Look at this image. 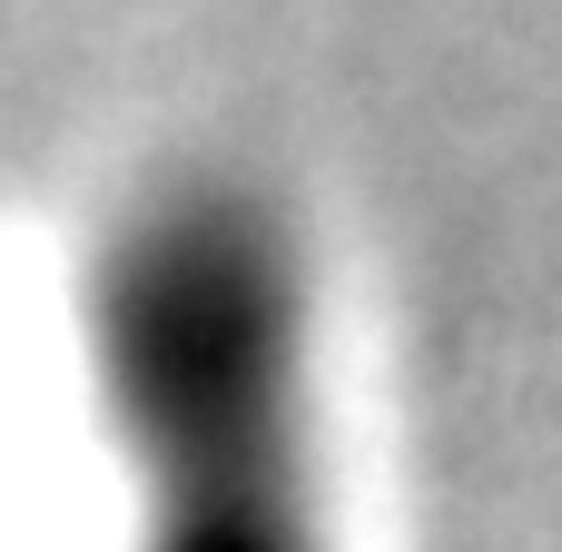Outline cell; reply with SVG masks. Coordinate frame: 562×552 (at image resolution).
Here are the masks:
<instances>
[{
  "label": "cell",
  "mask_w": 562,
  "mask_h": 552,
  "mask_svg": "<svg viewBox=\"0 0 562 552\" xmlns=\"http://www.w3.org/2000/svg\"><path fill=\"white\" fill-rule=\"evenodd\" d=\"M89 385L128 474L119 552H336L316 257L257 178L178 168L109 217Z\"/></svg>",
  "instance_id": "1"
}]
</instances>
